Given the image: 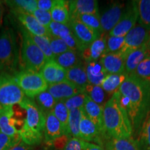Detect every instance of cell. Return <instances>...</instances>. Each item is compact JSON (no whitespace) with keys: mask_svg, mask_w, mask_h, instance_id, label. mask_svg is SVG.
I'll list each match as a JSON object with an SVG mask.
<instances>
[{"mask_svg":"<svg viewBox=\"0 0 150 150\" xmlns=\"http://www.w3.org/2000/svg\"><path fill=\"white\" fill-rule=\"evenodd\" d=\"M118 92L120 102L127 110L133 131L139 132L150 109V81L133 74H129Z\"/></svg>","mask_w":150,"mask_h":150,"instance_id":"1","label":"cell"},{"mask_svg":"<svg viewBox=\"0 0 150 150\" xmlns=\"http://www.w3.org/2000/svg\"><path fill=\"white\" fill-rule=\"evenodd\" d=\"M104 125L106 140L109 138L132 137V125L127 110L120 102L118 91L104 106Z\"/></svg>","mask_w":150,"mask_h":150,"instance_id":"2","label":"cell"},{"mask_svg":"<svg viewBox=\"0 0 150 150\" xmlns=\"http://www.w3.org/2000/svg\"><path fill=\"white\" fill-rule=\"evenodd\" d=\"M18 61L16 35L5 28L0 34V74L16 70Z\"/></svg>","mask_w":150,"mask_h":150,"instance_id":"3","label":"cell"},{"mask_svg":"<svg viewBox=\"0 0 150 150\" xmlns=\"http://www.w3.org/2000/svg\"><path fill=\"white\" fill-rule=\"evenodd\" d=\"M20 31L22 33L21 58L23 70L40 72L47 61L45 56L33 42L27 30L22 27Z\"/></svg>","mask_w":150,"mask_h":150,"instance_id":"4","label":"cell"},{"mask_svg":"<svg viewBox=\"0 0 150 150\" xmlns=\"http://www.w3.org/2000/svg\"><path fill=\"white\" fill-rule=\"evenodd\" d=\"M14 79L28 98H35L38 94L47 91L49 85L40 72L22 70L15 74Z\"/></svg>","mask_w":150,"mask_h":150,"instance_id":"5","label":"cell"},{"mask_svg":"<svg viewBox=\"0 0 150 150\" xmlns=\"http://www.w3.org/2000/svg\"><path fill=\"white\" fill-rule=\"evenodd\" d=\"M24 95L14 76L7 73L0 74V107L10 108L20 104L25 97Z\"/></svg>","mask_w":150,"mask_h":150,"instance_id":"6","label":"cell"},{"mask_svg":"<svg viewBox=\"0 0 150 150\" xmlns=\"http://www.w3.org/2000/svg\"><path fill=\"white\" fill-rule=\"evenodd\" d=\"M19 105L26 111L24 125L33 131L44 134L45 115L38 108L34 101L28 97H24Z\"/></svg>","mask_w":150,"mask_h":150,"instance_id":"7","label":"cell"},{"mask_svg":"<svg viewBox=\"0 0 150 150\" xmlns=\"http://www.w3.org/2000/svg\"><path fill=\"white\" fill-rule=\"evenodd\" d=\"M150 31L140 24L136 26L125 36V44L119 52L127 57L130 52L140 48L149 38Z\"/></svg>","mask_w":150,"mask_h":150,"instance_id":"8","label":"cell"},{"mask_svg":"<svg viewBox=\"0 0 150 150\" xmlns=\"http://www.w3.org/2000/svg\"><path fill=\"white\" fill-rule=\"evenodd\" d=\"M131 2L130 4L126 7V10L120 22L108 33V35L125 37L136 26L137 20H138V8L136 1Z\"/></svg>","mask_w":150,"mask_h":150,"instance_id":"9","label":"cell"},{"mask_svg":"<svg viewBox=\"0 0 150 150\" xmlns=\"http://www.w3.org/2000/svg\"><path fill=\"white\" fill-rule=\"evenodd\" d=\"M24 120L14 116L13 107L1 108L0 109V131L7 136L13 137L20 134L24 126Z\"/></svg>","mask_w":150,"mask_h":150,"instance_id":"10","label":"cell"},{"mask_svg":"<svg viewBox=\"0 0 150 150\" xmlns=\"http://www.w3.org/2000/svg\"><path fill=\"white\" fill-rule=\"evenodd\" d=\"M126 10L125 4L115 2L99 15L103 33H109L117 25Z\"/></svg>","mask_w":150,"mask_h":150,"instance_id":"11","label":"cell"},{"mask_svg":"<svg viewBox=\"0 0 150 150\" xmlns=\"http://www.w3.org/2000/svg\"><path fill=\"white\" fill-rule=\"evenodd\" d=\"M69 27L83 50L102 35L76 19L70 20Z\"/></svg>","mask_w":150,"mask_h":150,"instance_id":"12","label":"cell"},{"mask_svg":"<svg viewBox=\"0 0 150 150\" xmlns=\"http://www.w3.org/2000/svg\"><path fill=\"white\" fill-rule=\"evenodd\" d=\"M12 13L16 16L22 27L31 34L38 36L50 35L47 28L41 25L32 14L21 11H12Z\"/></svg>","mask_w":150,"mask_h":150,"instance_id":"13","label":"cell"},{"mask_svg":"<svg viewBox=\"0 0 150 150\" xmlns=\"http://www.w3.org/2000/svg\"><path fill=\"white\" fill-rule=\"evenodd\" d=\"M79 132L81 139L86 142H95V144L101 147L103 146L104 139L102 136L93 122L85 115L83 108L79 125Z\"/></svg>","mask_w":150,"mask_h":150,"instance_id":"14","label":"cell"},{"mask_svg":"<svg viewBox=\"0 0 150 150\" xmlns=\"http://www.w3.org/2000/svg\"><path fill=\"white\" fill-rule=\"evenodd\" d=\"M47 91L56 101H65L77 94L84 93V88L65 80L61 83L49 85Z\"/></svg>","mask_w":150,"mask_h":150,"instance_id":"15","label":"cell"},{"mask_svg":"<svg viewBox=\"0 0 150 150\" xmlns=\"http://www.w3.org/2000/svg\"><path fill=\"white\" fill-rule=\"evenodd\" d=\"M83 110L85 115L97 127L103 137V139L106 140L104 125V106L97 104L87 97Z\"/></svg>","mask_w":150,"mask_h":150,"instance_id":"16","label":"cell"},{"mask_svg":"<svg viewBox=\"0 0 150 150\" xmlns=\"http://www.w3.org/2000/svg\"><path fill=\"white\" fill-rule=\"evenodd\" d=\"M40 73L48 85L59 83L66 80V70L58 65L54 60L47 61Z\"/></svg>","mask_w":150,"mask_h":150,"instance_id":"17","label":"cell"},{"mask_svg":"<svg viewBox=\"0 0 150 150\" xmlns=\"http://www.w3.org/2000/svg\"><path fill=\"white\" fill-rule=\"evenodd\" d=\"M126 57L119 52L103 55L99 62L108 74H121L125 72Z\"/></svg>","mask_w":150,"mask_h":150,"instance_id":"18","label":"cell"},{"mask_svg":"<svg viewBox=\"0 0 150 150\" xmlns=\"http://www.w3.org/2000/svg\"><path fill=\"white\" fill-rule=\"evenodd\" d=\"M106 33H102L100 37L91 43L81 52L82 59L85 62L99 61L106 50Z\"/></svg>","mask_w":150,"mask_h":150,"instance_id":"19","label":"cell"},{"mask_svg":"<svg viewBox=\"0 0 150 150\" xmlns=\"http://www.w3.org/2000/svg\"><path fill=\"white\" fill-rule=\"evenodd\" d=\"M70 20L81 15H99L98 1L97 0H73L69 1Z\"/></svg>","mask_w":150,"mask_h":150,"instance_id":"20","label":"cell"},{"mask_svg":"<svg viewBox=\"0 0 150 150\" xmlns=\"http://www.w3.org/2000/svg\"><path fill=\"white\" fill-rule=\"evenodd\" d=\"M64 134L61 124L54 115L53 111L45 115V125L44 129V143L49 145L51 142Z\"/></svg>","mask_w":150,"mask_h":150,"instance_id":"21","label":"cell"},{"mask_svg":"<svg viewBox=\"0 0 150 150\" xmlns=\"http://www.w3.org/2000/svg\"><path fill=\"white\" fill-rule=\"evenodd\" d=\"M85 66L88 83L92 85L101 86L108 73L99 61L85 62Z\"/></svg>","mask_w":150,"mask_h":150,"instance_id":"22","label":"cell"},{"mask_svg":"<svg viewBox=\"0 0 150 150\" xmlns=\"http://www.w3.org/2000/svg\"><path fill=\"white\" fill-rule=\"evenodd\" d=\"M148 54H149V53L148 51L147 43L140 47V48L130 52L127 56L126 59H125V72L128 75L133 74L140 62L145 59Z\"/></svg>","mask_w":150,"mask_h":150,"instance_id":"23","label":"cell"},{"mask_svg":"<svg viewBox=\"0 0 150 150\" xmlns=\"http://www.w3.org/2000/svg\"><path fill=\"white\" fill-rule=\"evenodd\" d=\"M52 21L69 25L70 21L69 1L55 0L51 11Z\"/></svg>","mask_w":150,"mask_h":150,"instance_id":"24","label":"cell"},{"mask_svg":"<svg viewBox=\"0 0 150 150\" xmlns=\"http://www.w3.org/2000/svg\"><path fill=\"white\" fill-rule=\"evenodd\" d=\"M52 60H54L58 65L65 70H68L83 63L82 61L83 59L81 55V52L70 50L59 55L55 56Z\"/></svg>","mask_w":150,"mask_h":150,"instance_id":"25","label":"cell"},{"mask_svg":"<svg viewBox=\"0 0 150 150\" xmlns=\"http://www.w3.org/2000/svg\"><path fill=\"white\" fill-rule=\"evenodd\" d=\"M66 80L78 87L84 88L89 83L85 63L66 70Z\"/></svg>","mask_w":150,"mask_h":150,"instance_id":"26","label":"cell"},{"mask_svg":"<svg viewBox=\"0 0 150 150\" xmlns=\"http://www.w3.org/2000/svg\"><path fill=\"white\" fill-rule=\"evenodd\" d=\"M128 76L126 72L121 74H108L100 86L110 97H112L113 94L119 91L121 85Z\"/></svg>","mask_w":150,"mask_h":150,"instance_id":"27","label":"cell"},{"mask_svg":"<svg viewBox=\"0 0 150 150\" xmlns=\"http://www.w3.org/2000/svg\"><path fill=\"white\" fill-rule=\"evenodd\" d=\"M107 150H140L138 142L133 137L127 138H109L106 140Z\"/></svg>","mask_w":150,"mask_h":150,"instance_id":"28","label":"cell"},{"mask_svg":"<svg viewBox=\"0 0 150 150\" xmlns=\"http://www.w3.org/2000/svg\"><path fill=\"white\" fill-rule=\"evenodd\" d=\"M136 141L140 150H150V109L142 122Z\"/></svg>","mask_w":150,"mask_h":150,"instance_id":"29","label":"cell"},{"mask_svg":"<svg viewBox=\"0 0 150 150\" xmlns=\"http://www.w3.org/2000/svg\"><path fill=\"white\" fill-rule=\"evenodd\" d=\"M52 111L61 124L64 134L70 137L69 130V110L65 106L64 101H58Z\"/></svg>","mask_w":150,"mask_h":150,"instance_id":"30","label":"cell"},{"mask_svg":"<svg viewBox=\"0 0 150 150\" xmlns=\"http://www.w3.org/2000/svg\"><path fill=\"white\" fill-rule=\"evenodd\" d=\"M84 93L92 101L103 106L109 99L107 98V97H110L100 86L92 85L90 83L84 88Z\"/></svg>","mask_w":150,"mask_h":150,"instance_id":"31","label":"cell"},{"mask_svg":"<svg viewBox=\"0 0 150 150\" xmlns=\"http://www.w3.org/2000/svg\"><path fill=\"white\" fill-rule=\"evenodd\" d=\"M21 139L29 146L39 145L44 140V134L33 131L24 125L20 131Z\"/></svg>","mask_w":150,"mask_h":150,"instance_id":"32","label":"cell"},{"mask_svg":"<svg viewBox=\"0 0 150 150\" xmlns=\"http://www.w3.org/2000/svg\"><path fill=\"white\" fill-rule=\"evenodd\" d=\"M34 99L35 104L45 115L52 111L57 102V101L47 91L38 94Z\"/></svg>","mask_w":150,"mask_h":150,"instance_id":"33","label":"cell"},{"mask_svg":"<svg viewBox=\"0 0 150 150\" xmlns=\"http://www.w3.org/2000/svg\"><path fill=\"white\" fill-rule=\"evenodd\" d=\"M140 24L150 31V0L136 1Z\"/></svg>","mask_w":150,"mask_h":150,"instance_id":"34","label":"cell"},{"mask_svg":"<svg viewBox=\"0 0 150 150\" xmlns=\"http://www.w3.org/2000/svg\"><path fill=\"white\" fill-rule=\"evenodd\" d=\"M11 11H21L32 14L37 8V0H14L6 1Z\"/></svg>","mask_w":150,"mask_h":150,"instance_id":"35","label":"cell"},{"mask_svg":"<svg viewBox=\"0 0 150 150\" xmlns=\"http://www.w3.org/2000/svg\"><path fill=\"white\" fill-rule=\"evenodd\" d=\"M81 109L69 110V130L70 136L80 138L79 125L81 119Z\"/></svg>","mask_w":150,"mask_h":150,"instance_id":"36","label":"cell"},{"mask_svg":"<svg viewBox=\"0 0 150 150\" xmlns=\"http://www.w3.org/2000/svg\"><path fill=\"white\" fill-rule=\"evenodd\" d=\"M29 35L33 42L35 43V45L40 48V50L45 56L47 61H50L54 59V56L52 53L49 36H38V35H32L31 33H29Z\"/></svg>","mask_w":150,"mask_h":150,"instance_id":"37","label":"cell"},{"mask_svg":"<svg viewBox=\"0 0 150 150\" xmlns=\"http://www.w3.org/2000/svg\"><path fill=\"white\" fill-rule=\"evenodd\" d=\"M76 20H78L79 21L85 24V25L91 29L95 30L101 34H102L103 31L101 26L100 20H99V15L95 14H85L81 15L78 16L77 18H75ZM74 20V19H72Z\"/></svg>","mask_w":150,"mask_h":150,"instance_id":"38","label":"cell"},{"mask_svg":"<svg viewBox=\"0 0 150 150\" xmlns=\"http://www.w3.org/2000/svg\"><path fill=\"white\" fill-rule=\"evenodd\" d=\"M48 30L51 36L59 38L63 40L72 33L69 25L58 23L54 21H52L49 26Z\"/></svg>","mask_w":150,"mask_h":150,"instance_id":"39","label":"cell"},{"mask_svg":"<svg viewBox=\"0 0 150 150\" xmlns=\"http://www.w3.org/2000/svg\"><path fill=\"white\" fill-rule=\"evenodd\" d=\"M87 97V95L85 93H81L66 99L64 101V103L69 110L81 109L83 108Z\"/></svg>","mask_w":150,"mask_h":150,"instance_id":"40","label":"cell"},{"mask_svg":"<svg viewBox=\"0 0 150 150\" xmlns=\"http://www.w3.org/2000/svg\"><path fill=\"white\" fill-rule=\"evenodd\" d=\"M125 44V37H117L107 35L106 50L105 54L115 53L120 52Z\"/></svg>","mask_w":150,"mask_h":150,"instance_id":"41","label":"cell"},{"mask_svg":"<svg viewBox=\"0 0 150 150\" xmlns=\"http://www.w3.org/2000/svg\"><path fill=\"white\" fill-rule=\"evenodd\" d=\"M133 74L150 81V54L140 62Z\"/></svg>","mask_w":150,"mask_h":150,"instance_id":"42","label":"cell"},{"mask_svg":"<svg viewBox=\"0 0 150 150\" xmlns=\"http://www.w3.org/2000/svg\"><path fill=\"white\" fill-rule=\"evenodd\" d=\"M21 140L20 134L11 137L0 131V150H9Z\"/></svg>","mask_w":150,"mask_h":150,"instance_id":"43","label":"cell"},{"mask_svg":"<svg viewBox=\"0 0 150 150\" xmlns=\"http://www.w3.org/2000/svg\"><path fill=\"white\" fill-rule=\"evenodd\" d=\"M49 38H50V45H51L52 53H53L54 56L59 55V54H61L70 50L66 43L62 39L59 38L51 36V35H50Z\"/></svg>","mask_w":150,"mask_h":150,"instance_id":"44","label":"cell"},{"mask_svg":"<svg viewBox=\"0 0 150 150\" xmlns=\"http://www.w3.org/2000/svg\"><path fill=\"white\" fill-rule=\"evenodd\" d=\"M32 15L35 17V18L38 20V22L40 23L43 27L47 28L52 22V18L51 16V13L49 11H45L40 9L37 8Z\"/></svg>","mask_w":150,"mask_h":150,"instance_id":"45","label":"cell"},{"mask_svg":"<svg viewBox=\"0 0 150 150\" xmlns=\"http://www.w3.org/2000/svg\"><path fill=\"white\" fill-rule=\"evenodd\" d=\"M63 150H85V141L81 138L70 137Z\"/></svg>","mask_w":150,"mask_h":150,"instance_id":"46","label":"cell"},{"mask_svg":"<svg viewBox=\"0 0 150 150\" xmlns=\"http://www.w3.org/2000/svg\"><path fill=\"white\" fill-rule=\"evenodd\" d=\"M70 138V137L67 136V135H63L59 138H57L56 139L53 140L49 145H46V144L45 145L50 148H54L55 150H63Z\"/></svg>","mask_w":150,"mask_h":150,"instance_id":"47","label":"cell"},{"mask_svg":"<svg viewBox=\"0 0 150 150\" xmlns=\"http://www.w3.org/2000/svg\"><path fill=\"white\" fill-rule=\"evenodd\" d=\"M55 0H37V8L40 10L50 12Z\"/></svg>","mask_w":150,"mask_h":150,"instance_id":"48","label":"cell"},{"mask_svg":"<svg viewBox=\"0 0 150 150\" xmlns=\"http://www.w3.org/2000/svg\"><path fill=\"white\" fill-rule=\"evenodd\" d=\"M31 149H32L31 146L27 145L25 142H24L21 140L18 144H16L14 147H13L9 150H31Z\"/></svg>","mask_w":150,"mask_h":150,"instance_id":"49","label":"cell"},{"mask_svg":"<svg viewBox=\"0 0 150 150\" xmlns=\"http://www.w3.org/2000/svg\"><path fill=\"white\" fill-rule=\"evenodd\" d=\"M85 150H105L103 147L95 143L85 141Z\"/></svg>","mask_w":150,"mask_h":150,"instance_id":"50","label":"cell"},{"mask_svg":"<svg viewBox=\"0 0 150 150\" xmlns=\"http://www.w3.org/2000/svg\"><path fill=\"white\" fill-rule=\"evenodd\" d=\"M3 16H4V6L1 1H0V28L2 25L3 22Z\"/></svg>","mask_w":150,"mask_h":150,"instance_id":"51","label":"cell"},{"mask_svg":"<svg viewBox=\"0 0 150 150\" xmlns=\"http://www.w3.org/2000/svg\"><path fill=\"white\" fill-rule=\"evenodd\" d=\"M50 147H49L47 145H46L45 144L41 146L40 147H39L38 149H36L35 150H50Z\"/></svg>","mask_w":150,"mask_h":150,"instance_id":"52","label":"cell"},{"mask_svg":"<svg viewBox=\"0 0 150 150\" xmlns=\"http://www.w3.org/2000/svg\"><path fill=\"white\" fill-rule=\"evenodd\" d=\"M147 46L148 51H149V53L150 54V33H149V38H148L147 42Z\"/></svg>","mask_w":150,"mask_h":150,"instance_id":"53","label":"cell"},{"mask_svg":"<svg viewBox=\"0 0 150 150\" xmlns=\"http://www.w3.org/2000/svg\"><path fill=\"white\" fill-rule=\"evenodd\" d=\"M0 109H1V107H0Z\"/></svg>","mask_w":150,"mask_h":150,"instance_id":"54","label":"cell"}]
</instances>
